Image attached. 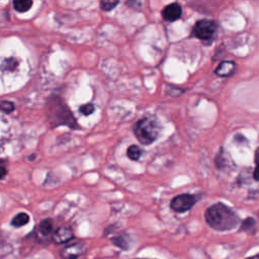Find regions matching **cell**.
<instances>
[{
	"label": "cell",
	"mask_w": 259,
	"mask_h": 259,
	"mask_svg": "<svg viewBox=\"0 0 259 259\" xmlns=\"http://www.w3.org/2000/svg\"><path fill=\"white\" fill-rule=\"evenodd\" d=\"M246 259H259V254H257L255 256H252V257H249V258H246Z\"/></svg>",
	"instance_id": "cell-20"
},
{
	"label": "cell",
	"mask_w": 259,
	"mask_h": 259,
	"mask_svg": "<svg viewBox=\"0 0 259 259\" xmlns=\"http://www.w3.org/2000/svg\"><path fill=\"white\" fill-rule=\"evenodd\" d=\"M217 29V23L213 20L201 19L198 20L192 29V34L201 40L209 39Z\"/></svg>",
	"instance_id": "cell-4"
},
{
	"label": "cell",
	"mask_w": 259,
	"mask_h": 259,
	"mask_svg": "<svg viewBox=\"0 0 259 259\" xmlns=\"http://www.w3.org/2000/svg\"><path fill=\"white\" fill-rule=\"evenodd\" d=\"M112 241H113V243H114L116 246H118V247H120V248H122V249H126V248H127V246H126L127 243H126V241L123 239V237H121V236L112 239Z\"/></svg>",
	"instance_id": "cell-18"
},
{
	"label": "cell",
	"mask_w": 259,
	"mask_h": 259,
	"mask_svg": "<svg viewBox=\"0 0 259 259\" xmlns=\"http://www.w3.org/2000/svg\"><path fill=\"white\" fill-rule=\"evenodd\" d=\"M181 15H182V8L180 4L176 2L167 5L162 11L163 18L166 21H170V22L178 20L181 17Z\"/></svg>",
	"instance_id": "cell-6"
},
{
	"label": "cell",
	"mask_w": 259,
	"mask_h": 259,
	"mask_svg": "<svg viewBox=\"0 0 259 259\" xmlns=\"http://www.w3.org/2000/svg\"><path fill=\"white\" fill-rule=\"evenodd\" d=\"M32 6V0H13V7L18 12H26Z\"/></svg>",
	"instance_id": "cell-11"
},
{
	"label": "cell",
	"mask_w": 259,
	"mask_h": 259,
	"mask_svg": "<svg viewBox=\"0 0 259 259\" xmlns=\"http://www.w3.org/2000/svg\"><path fill=\"white\" fill-rule=\"evenodd\" d=\"M94 109H95V107H94V105H93L92 103L84 104V105L80 106V108H79L80 112H82L84 115H89V114H91V113L94 111Z\"/></svg>",
	"instance_id": "cell-16"
},
{
	"label": "cell",
	"mask_w": 259,
	"mask_h": 259,
	"mask_svg": "<svg viewBox=\"0 0 259 259\" xmlns=\"http://www.w3.org/2000/svg\"><path fill=\"white\" fill-rule=\"evenodd\" d=\"M51 119L55 124H68L71 127H75L76 121L69 108L61 100H55L54 106L51 109Z\"/></svg>",
	"instance_id": "cell-3"
},
{
	"label": "cell",
	"mask_w": 259,
	"mask_h": 259,
	"mask_svg": "<svg viewBox=\"0 0 259 259\" xmlns=\"http://www.w3.org/2000/svg\"><path fill=\"white\" fill-rule=\"evenodd\" d=\"M119 0H100V7L104 11H110L116 7Z\"/></svg>",
	"instance_id": "cell-14"
},
{
	"label": "cell",
	"mask_w": 259,
	"mask_h": 259,
	"mask_svg": "<svg viewBox=\"0 0 259 259\" xmlns=\"http://www.w3.org/2000/svg\"><path fill=\"white\" fill-rule=\"evenodd\" d=\"M142 149L140 147H138L137 145H132L127 148V151H126V155L127 157L131 159V160H134V161H137L141 158L142 156Z\"/></svg>",
	"instance_id": "cell-13"
},
{
	"label": "cell",
	"mask_w": 259,
	"mask_h": 259,
	"mask_svg": "<svg viewBox=\"0 0 259 259\" xmlns=\"http://www.w3.org/2000/svg\"><path fill=\"white\" fill-rule=\"evenodd\" d=\"M1 170H2V174H1V178H3V177H4V175H5V173H6V170H5V167H4V166H2V167H1Z\"/></svg>",
	"instance_id": "cell-19"
},
{
	"label": "cell",
	"mask_w": 259,
	"mask_h": 259,
	"mask_svg": "<svg viewBox=\"0 0 259 259\" xmlns=\"http://www.w3.org/2000/svg\"><path fill=\"white\" fill-rule=\"evenodd\" d=\"M161 132V124L155 116H145L134 125V133L143 145H151L157 140Z\"/></svg>",
	"instance_id": "cell-2"
},
{
	"label": "cell",
	"mask_w": 259,
	"mask_h": 259,
	"mask_svg": "<svg viewBox=\"0 0 259 259\" xmlns=\"http://www.w3.org/2000/svg\"><path fill=\"white\" fill-rule=\"evenodd\" d=\"M73 237H74V235H73L72 229L69 227L63 226L55 231L52 239L56 244H64V243L69 242L70 240H72Z\"/></svg>",
	"instance_id": "cell-8"
},
{
	"label": "cell",
	"mask_w": 259,
	"mask_h": 259,
	"mask_svg": "<svg viewBox=\"0 0 259 259\" xmlns=\"http://www.w3.org/2000/svg\"><path fill=\"white\" fill-rule=\"evenodd\" d=\"M0 107L4 113H10L14 110V104L11 101H7V100L1 101Z\"/></svg>",
	"instance_id": "cell-15"
},
{
	"label": "cell",
	"mask_w": 259,
	"mask_h": 259,
	"mask_svg": "<svg viewBox=\"0 0 259 259\" xmlns=\"http://www.w3.org/2000/svg\"><path fill=\"white\" fill-rule=\"evenodd\" d=\"M204 218L207 225L217 231H230L239 223L237 213L222 202L210 205L205 210Z\"/></svg>",
	"instance_id": "cell-1"
},
{
	"label": "cell",
	"mask_w": 259,
	"mask_h": 259,
	"mask_svg": "<svg viewBox=\"0 0 259 259\" xmlns=\"http://www.w3.org/2000/svg\"><path fill=\"white\" fill-rule=\"evenodd\" d=\"M84 253V246L80 243L72 244L61 250V257L63 259H77Z\"/></svg>",
	"instance_id": "cell-7"
},
{
	"label": "cell",
	"mask_w": 259,
	"mask_h": 259,
	"mask_svg": "<svg viewBox=\"0 0 259 259\" xmlns=\"http://www.w3.org/2000/svg\"><path fill=\"white\" fill-rule=\"evenodd\" d=\"M137 259H138V258H137Z\"/></svg>",
	"instance_id": "cell-21"
},
{
	"label": "cell",
	"mask_w": 259,
	"mask_h": 259,
	"mask_svg": "<svg viewBox=\"0 0 259 259\" xmlns=\"http://www.w3.org/2000/svg\"><path fill=\"white\" fill-rule=\"evenodd\" d=\"M255 164H256V167H255V170H254V173H253V176L255 178V180L259 181V147L257 148V150L255 151Z\"/></svg>",
	"instance_id": "cell-17"
},
{
	"label": "cell",
	"mask_w": 259,
	"mask_h": 259,
	"mask_svg": "<svg viewBox=\"0 0 259 259\" xmlns=\"http://www.w3.org/2000/svg\"><path fill=\"white\" fill-rule=\"evenodd\" d=\"M53 232V223L51 220L47 219L40 222L38 225V234L42 237H48Z\"/></svg>",
	"instance_id": "cell-10"
},
{
	"label": "cell",
	"mask_w": 259,
	"mask_h": 259,
	"mask_svg": "<svg viewBox=\"0 0 259 259\" xmlns=\"http://www.w3.org/2000/svg\"><path fill=\"white\" fill-rule=\"evenodd\" d=\"M236 64L233 61H223L217 67L214 73L220 77L231 76L235 72Z\"/></svg>",
	"instance_id": "cell-9"
},
{
	"label": "cell",
	"mask_w": 259,
	"mask_h": 259,
	"mask_svg": "<svg viewBox=\"0 0 259 259\" xmlns=\"http://www.w3.org/2000/svg\"><path fill=\"white\" fill-rule=\"evenodd\" d=\"M28 222H29V215L25 212H19L12 219L11 225L15 228H19L26 225Z\"/></svg>",
	"instance_id": "cell-12"
},
{
	"label": "cell",
	"mask_w": 259,
	"mask_h": 259,
	"mask_svg": "<svg viewBox=\"0 0 259 259\" xmlns=\"http://www.w3.org/2000/svg\"><path fill=\"white\" fill-rule=\"evenodd\" d=\"M195 202H196L195 195L189 194V193H183L175 196L171 200L170 207L176 212H184L190 209Z\"/></svg>",
	"instance_id": "cell-5"
}]
</instances>
